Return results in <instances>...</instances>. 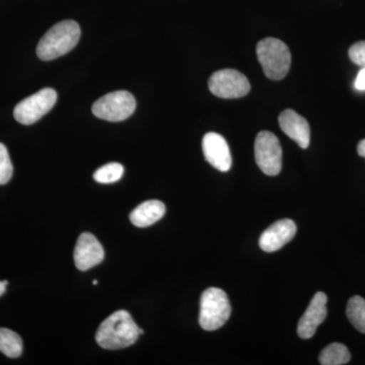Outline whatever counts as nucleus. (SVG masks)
I'll list each match as a JSON object with an SVG mask.
<instances>
[{
	"label": "nucleus",
	"instance_id": "19",
	"mask_svg": "<svg viewBox=\"0 0 365 365\" xmlns=\"http://www.w3.org/2000/svg\"><path fill=\"white\" fill-rule=\"evenodd\" d=\"M14 167L9 151L4 144L0 143V185H6L13 177Z\"/></svg>",
	"mask_w": 365,
	"mask_h": 365
},
{
	"label": "nucleus",
	"instance_id": "4",
	"mask_svg": "<svg viewBox=\"0 0 365 365\" xmlns=\"http://www.w3.org/2000/svg\"><path fill=\"white\" fill-rule=\"evenodd\" d=\"M232 306L227 294L220 288H207L201 295L199 324L205 331L222 328L230 319Z\"/></svg>",
	"mask_w": 365,
	"mask_h": 365
},
{
	"label": "nucleus",
	"instance_id": "16",
	"mask_svg": "<svg viewBox=\"0 0 365 365\" xmlns=\"http://www.w3.org/2000/svg\"><path fill=\"white\" fill-rule=\"evenodd\" d=\"M0 351L9 359H18L23 352V341L19 334L0 328Z\"/></svg>",
	"mask_w": 365,
	"mask_h": 365
},
{
	"label": "nucleus",
	"instance_id": "3",
	"mask_svg": "<svg viewBox=\"0 0 365 365\" xmlns=\"http://www.w3.org/2000/svg\"><path fill=\"white\" fill-rule=\"evenodd\" d=\"M257 56L264 73L272 81L287 76L292 66V54L287 45L275 38H266L257 45Z\"/></svg>",
	"mask_w": 365,
	"mask_h": 365
},
{
	"label": "nucleus",
	"instance_id": "20",
	"mask_svg": "<svg viewBox=\"0 0 365 365\" xmlns=\"http://www.w3.org/2000/svg\"><path fill=\"white\" fill-rule=\"evenodd\" d=\"M349 57L353 63L365 68V41H360L350 47Z\"/></svg>",
	"mask_w": 365,
	"mask_h": 365
},
{
	"label": "nucleus",
	"instance_id": "7",
	"mask_svg": "<svg viewBox=\"0 0 365 365\" xmlns=\"http://www.w3.org/2000/svg\"><path fill=\"white\" fill-rule=\"evenodd\" d=\"M255 158L262 172L277 176L282 169V148L272 132L261 131L255 141Z\"/></svg>",
	"mask_w": 365,
	"mask_h": 365
},
{
	"label": "nucleus",
	"instance_id": "8",
	"mask_svg": "<svg viewBox=\"0 0 365 365\" xmlns=\"http://www.w3.org/2000/svg\"><path fill=\"white\" fill-rule=\"evenodd\" d=\"M208 88L216 97L239 98L248 95L251 86L248 78L235 69H222L210 76Z\"/></svg>",
	"mask_w": 365,
	"mask_h": 365
},
{
	"label": "nucleus",
	"instance_id": "24",
	"mask_svg": "<svg viewBox=\"0 0 365 365\" xmlns=\"http://www.w3.org/2000/svg\"><path fill=\"white\" fill-rule=\"evenodd\" d=\"M98 280H95V281H93V284L96 285V284H98Z\"/></svg>",
	"mask_w": 365,
	"mask_h": 365
},
{
	"label": "nucleus",
	"instance_id": "1",
	"mask_svg": "<svg viewBox=\"0 0 365 365\" xmlns=\"http://www.w3.org/2000/svg\"><path fill=\"white\" fill-rule=\"evenodd\" d=\"M140 328L137 327L131 314L124 309L115 312L98 327L96 341L108 350L123 349L138 340Z\"/></svg>",
	"mask_w": 365,
	"mask_h": 365
},
{
	"label": "nucleus",
	"instance_id": "6",
	"mask_svg": "<svg viewBox=\"0 0 365 365\" xmlns=\"http://www.w3.org/2000/svg\"><path fill=\"white\" fill-rule=\"evenodd\" d=\"M57 102V93L53 88H43L21 101L14 110V119L19 123L31 125L39 121Z\"/></svg>",
	"mask_w": 365,
	"mask_h": 365
},
{
	"label": "nucleus",
	"instance_id": "14",
	"mask_svg": "<svg viewBox=\"0 0 365 365\" xmlns=\"http://www.w3.org/2000/svg\"><path fill=\"white\" fill-rule=\"evenodd\" d=\"M165 213V206L162 201H145L132 211L130 220L137 227H148L162 220Z\"/></svg>",
	"mask_w": 365,
	"mask_h": 365
},
{
	"label": "nucleus",
	"instance_id": "21",
	"mask_svg": "<svg viewBox=\"0 0 365 365\" xmlns=\"http://www.w3.org/2000/svg\"><path fill=\"white\" fill-rule=\"evenodd\" d=\"M355 88L359 91H365V68H362L359 72V76L355 81Z\"/></svg>",
	"mask_w": 365,
	"mask_h": 365
},
{
	"label": "nucleus",
	"instance_id": "17",
	"mask_svg": "<svg viewBox=\"0 0 365 365\" xmlns=\"http://www.w3.org/2000/svg\"><path fill=\"white\" fill-rule=\"evenodd\" d=\"M346 314L353 327L365 334V299L359 295H355L348 302Z\"/></svg>",
	"mask_w": 365,
	"mask_h": 365
},
{
	"label": "nucleus",
	"instance_id": "11",
	"mask_svg": "<svg viewBox=\"0 0 365 365\" xmlns=\"http://www.w3.org/2000/svg\"><path fill=\"white\" fill-rule=\"evenodd\" d=\"M327 302L328 297L324 292H317L307 307L306 313L300 318L297 326V334L302 339H311L317 332L318 327L327 318Z\"/></svg>",
	"mask_w": 365,
	"mask_h": 365
},
{
	"label": "nucleus",
	"instance_id": "12",
	"mask_svg": "<svg viewBox=\"0 0 365 365\" xmlns=\"http://www.w3.org/2000/svg\"><path fill=\"white\" fill-rule=\"evenodd\" d=\"M297 230V225L292 220H278L262 234L259 240L260 248L267 253L278 251L292 241Z\"/></svg>",
	"mask_w": 365,
	"mask_h": 365
},
{
	"label": "nucleus",
	"instance_id": "2",
	"mask_svg": "<svg viewBox=\"0 0 365 365\" xmlns=\"http://www.w3.org/2000/svg\"><path fill=\"white\" fill-rule=\"evenodd\" d=\"M81 39V26L76 21H62L53 26L37 46V55L41 60L59 58L71 52Z\"/></svg>",
	"mask_w": 365,
	"mask_h": 365
},
{
	"label": "nucleus",
	"instance_id": "22",
	"mask_svg": "<svg viewBox=\"0 0 365 365\" xmlns=\"http://www.w3.org/2000/svg\"><path fill=\"white\" fill-rule=\"evenodd\" d=\"M357 153H359L360 157L365 158V139L360 141L359 145H357Z\"/></svg>",
	"mask_w": 365,
	"mask_h": 365
},
{
	"label": "nucleus",
	"instance_id": "23",
	"mask_svg": "<svg viewBox=\"0 0 365 365\" xmlns=\"http://www.w3.org/2000/svg\"><path fill=\"white\" fill-rule=\"evenodd\" d=\"M7 284H9L7 281H0V297L6 292Z\"/></svg>",
	"mask_w": 365,
	"mask_h": 365
},
{
	"label": "nucleus",
	"instance_id": "13",
	"mask_svg": "<svg viewBox=\"0 0 365 365\" xmlns=\"http://www.w3.org/2000/svg\"><path fill=\"white\" fill-rule=\"evenodd\" d=\"M281 130L288 137L299 144L300 148H306L309 146L311 141V129L309 122L304 117L300 116L294 110L287 109L281 113L278 118Z\"/></svg>",
	"mask_w": 365,
	"mask_h": 365
},
{
	"label": "nucleus",
	"instance_id": "18",
	"mask_svg": "<svg viewBox=\"0 0 365 365\" xmlns=\"http://www.w3.org/2000/svg\"><path fill=\"white\" fill-rule=\"evenodd\" d=\"M124 174V168L121 163H111L103 165L96 170L93 179L101 184H111L119 181Z\"/></svg>",
	"mask_w": 365,
	"mask_h": 365
},
{
	"label": "nucleus",
	"instance_id": "9",
	"mask_svg": "<svg viewBox=\"0 0 365 365\" xmlns=\"http://www.w3.org/2000/svg\"><path fill=\"white\" fill-rule=\"evenodd\" d=\"M105 251L95 235L83 232L79 235L74 249V263L81 271H86L102 263Z\"/></svg>",
	"mask_w": 365,
	"mask_h": 365
},
{
	"label": "nucleus",
	"instance_id": "10",
	"mask_svg": "<svg viewBox=\"0 0 365 365\" xmlns=\"http://www.w3.org/2000/svg\"><path fill=\"white\" fill-rule=\"evenodd\" d=\"M204 157L213 168L220 172H228L232 168V155L227 140L220 134L209 132L203 137Z\"/></svg>",
	"mask_w": 365,
	"mask_h": 365
},
{
	"label": "nucleus",
	"instance_id": "5",
	"mask_svg": "<svg viewBox=\"0 0 365 365\" xmlns=\"http://www.w3.org/2000/svg\"><path fill=\"white\" fill-rule=\"evenodd\" d=\"M136 109L133 95L126 91H112L98 98L93 105V114L110 122H121L128 119Z\"/></svg>",
	"mask_w": 365,
	"mask_h": 365
},
{
	"label": "nucleus",
	"instance_id": "15",
	"mask_svg": "<svg viewBox=\"0 0 365 365\" xmlns=\"http://www.w3.org/2000/svg\"><path fill=\"white\" fill-rule=\"evenodd\" d=\"M351 359L349 350L344 344L332 343L327 346L319 356L322 365H342L348 364Z\"/></svg>",
	"mask_w": 365,
	"mask_h": 365
}]
</instances>
